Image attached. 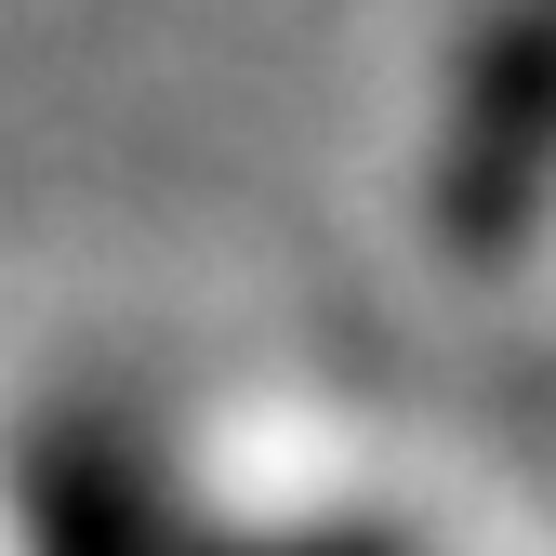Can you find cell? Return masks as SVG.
<instances>
[{
    "mask_svg": "<svg viewBox=\"0 0 556 556\" xmlns=\"http://www.w3.org/2000/svg\"><path fill=\"white\" fill-rule=\"evenodd\" d=\"M438 213L451 252L504 265L530 226H556V0H464L438 53Z\"/></svg>",
    "mask_w": 556,
    "mask_h": 556,
    "instance_id": "obj_1",
    "label": "cell"
}]
</instances>
